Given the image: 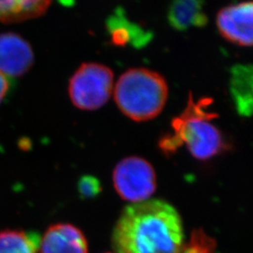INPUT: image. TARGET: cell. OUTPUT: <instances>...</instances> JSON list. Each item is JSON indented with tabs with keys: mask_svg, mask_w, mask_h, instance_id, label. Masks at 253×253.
I'll return each instance as SVG.
<instances>
[{
	"mask_svg": "<svg viewBox=\"0 0 253 253\" xmlns=\"http://www.w3.org/2000/svg\"><path fill=\"white\" fill-rule=\"evenodd\" d=\"M117 253H181L184 233L180 215L162 200L126 207L113 231Z\"/></svg>",
	"mask_w": 253,
	"mask_h": 253,
	"instance_id": "6da1fadb",
	"label": "cell"
},
{
	"mask_svg": "<svg viewBox=\"0 0 253 253\" xmlns=\"http://www.w3.org/2000/svg\"><path fill=\"white\" fill-rule=\"evenodd\" d=\"M209 99L194 100L190 95L188 105L179 117L172 121V133L165 136L160 147L165 154L174 153L186 145L197 160L207 161L225 148L221 132L212 123L217 115L210 109Z\"/></svg>",
	"mask_w": 253,
	"mask_h": 253,
	"instance_id": "7a4b0ae2",
	"label": "cell"
},
{
	"mask_svg": "<svg viewBox=\"0 0 253 253\" xmlns=\"http://www.w3.org/2000/svg\"><path fill=\"white\" fill-rule=\"evenodd\" d=\"M168 84L160 73L137 68L123 73L114 89L119 110L136 122L157 118L168 100Z\"/></svg>",
	"mask_w": 253,
	"mask_h": 253,
	"instance_id": "3957f363",
	"label": "cell"
},
{
	"mask_svg": "<svg viewBox=\"0 0 253 253\" xmlns=\"http://www.w3.org/2000/svg\"><path fill=\"white\" fill-rule=\"evenodd\" d=\"M114 88V73L108 67L98 63H84L73 74L69 95L78 109L93 111L108 101Z\"/></svg>",
	"mask_w": 253,
	"mask_h": 253,
	"instance_id": "277c9868",
	"label": "cell"
},
{
	"mask_svg": "<svg viewBox=\"0 0 253 253\" xmlns=\"http://www.w3.org/2000/svg\"><path fill=\"white\" fill-rule=\"evenodd\" d=\"M113 182L118 195L132 204L149 199L157 189V176L151 163L131 156L117 164Z\"/></svg>",
	"mask_w": 253,
	"mask_h": 253,
	"instance_id": "5b68a950",
	"label": "cell"
},
{
	"mask_svg": "<svg viewBox=\"0 0 253 253\" xmlns=\"http://www.w3.org/2000/svg\"><path fill=\"white\" fill-rule=\"evenodd\" d=\"M253 13L252 1L220 9L217 15L219 33L228 42L236 45L251 47L253 45Z\"/></svg>",
	"mask_w": 253,
	"mask_h": 253,
	"instance_id": "8992f818",
	"label": "cell"
},
{
	"mask_svg": "<svg viewBox=\"0 0 253 253\" xmlns=\"http://www.w3.org/2000/svg\"><path fill=\"white\" fill-rule=\"evenodd\" d=\"M33 61L32 49L23 38L13 33L0 35V73L20 76L27 73Z\"/></svg>",
	"mask_w": 253,
	"mask_h": 253,
	"instance_id": "52a82bcc",
	"label": "cell"
},
{
	"mask_svg": "<svg viewBox=\"0 0 253 253\" xmlns=\"http://www.w3.org/2000/svg\"><path fill=\"white\" fill-rule=\"evenodd\" d=\"M40 247L41 253H88L87 241L83 232L68 223L49 227Z\"/></svg>",
	"mask_w": 253,
	"mask_h": 253,
	"instance_id": "ba28073f",
	"label": "cell"
},
{
	"mask_svg": "<svg viewBox=\"0 0 253 253\" xmlns=\"http://www.w3.org/2000/svg\"><path fill=\"white\" fill-rule=\"evenodd\" d=\"M204 6V0H172L167 13L170 26L177 31L206 27L208 18Z\"/></svg>",
	"mask_w": 253,
	"mask_h": 253,
	"instance_id": "9c48e42d",
	"label": "cell"
},
{
	"mask_svg": "<svg viewBox=\"0 0 253 253\" xmlns=\"http://www.w3.org/2000/svg\"><path fill=\"white\" fill-rule=\"evenodd\" d=\"M52 0H0V22L18 23L45 13Z\"/></svg>",
	"mask_w": 253,
	"mask_h": 253,
	"instance_id": "30bf717a",
	"label": "cell"
},
{
	"mask_svg": "<svg viewBox=\"0 0 253 253\" xmlns=\"http://www.w3.org/2000/svg\"><path fill=\"white\" fill-rule=\"evenodd\" d=\"M231 92L239 114L244 117H250L253 108L252 66L237 65L233 68Z\"/></svg>",
	"mask_w": 253,
	"mask_h": 253,
	"instance_id": "8fae6325",
	"label": "cell"
},
{
	"mask_svg": "<svg viewBox=\"0 0 253 253\" xmlns=\"http://www.w3.org/2000/svg\"><path fill=\"white\" fill-rule=\"evenodd\" d=\"M41 237L34 232H0V253H37Z\"/></svg>",
	"mask_w": 253,
	"mask_h": 253,
	"instance_id": "7c38bea8",
	"label": "cell"
},
{
	"mask_svg": "<svg viewBox=\"0 0 253 253\" xmlns=\"http://www.w3.org/2000/svg\"><path fill=\"white\" fill-rule=\"evenodd\" d=\"M108 29L112 35L114 42H116L119 45L126 44L128 42H132L133 43V41H136L137 38H139V36H141V34H143L140 28L132 27V25L129 24L126 20H123L122 22H120L118 14L109 19ZM137 43L138 45H141L138 40H137Z\"/></svg>",
	"mask_w": 253,
	"mask_h": 253,
	"instance_id": "4fadbf2b",
	"label": "cell"
},
{
	"mask_svg": "<svg viewBox=\"0 0 253 253\" xmlns=\"http://www.w3.org/2000/svg\"><path fill=\"white\" fill-rule=\"evenodd\" d=\"M217 241L206 234L203 229H195L191 232L190 239L183 245L181 253H215Z\"/></svg>",
	"mask_w": 253,
	"mask_h": 253,
	"instance_id": "5bb4252c",
	"label": "cell"
},
{
	"mask_svg": "<svg viewBox=\"0 0 253 253\" xmlns=\"http://www.w3.org/2000/svg\"><path fill=\"white\" fill-rule=\"evenodd\" d=\"M78 190L83 198H93L101 191L100 181L92 175L83 176L78 183Z\"/></svg>",
	"mask_w": 253,
	"mask_h": 253,
	"instance_id": "9a60e30c",
	"label": "cell"
},
{
	"mask_svg": "<svg viewBox=\"0 0 253 253\" xmlns=\"http://www.w3.org/2000/svg\"><path fill=\"white\" fill-rule=\"evenodd\" d=\"M9 83L7 77L0 73V102L4 99L7 91L9 89Z\"/></svg>",
	"mask_w": 253,
	"mask_h": 253,
	"instance_id": "2e32d148",
	"label": "cell"
}]
</instances>
